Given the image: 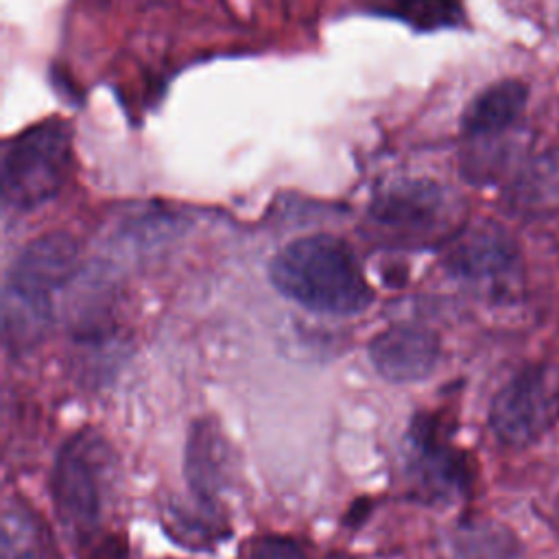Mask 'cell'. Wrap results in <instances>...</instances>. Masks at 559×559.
Segmentation results:
<instances>
[{"label": "cell", "mask_w": 559, "mask_h": 559, "mask_svg": "<svg viewBox=\"0 0 559 559\" xmlns=\"http://www.w3.org/2000/svg\"><path fill=\"white\" fill-rule=\"evenodd\" d=\"M269 280L290 301L321 314L354 317L373 301L349 245L332 234L301 236L269 262Z\"/></svg>", "instance_id": "cell-1"}, {"label": "cell", "mask_w": 559, "mask_h": 559, "mask_svg": "<svg viewBox=\"0 0 559 559\" xmlns=\"http://www.w3.org/2000/svg\"><path fill=\"white\" fill-rule=\"evenodd\" d=\"M367 218L382 245L415 249L450 242L465 227L461 201L430 179L386 188L373 199Z\"/></svg>", "instance_id": "cell-2"}, {"label": "cell", "mask_w": 559, "mask_h": 559, "mask_svg": "<svg viewBox=\"0 0 559 559\" xmlns=\"http://www.w3.org/2000/svg\"><path fill=\"white\" fill-rule=\"evenodd\" d=\"M72 170V127L63 118L37 122L2 151V201L28 212L55 199Z\"/></svg>", "instance_id": "cell-3"}, {"label": "cell", "mask_w": 559, "mask_h": 559, "mask_svg": "<svg viewBox=\"0 0 559 559\" xmlns=\"http://www.w3.org/2000/svg\"><path fill=\"white\" fill-rule=\"evenodd\" d=\"M109 463V445L92 428L72 435L52 463V504L61 522L76 535H90L100 522Z\"/></svg>", "instance_id": "cell-4"}, {"label": "cell", "mask_w": 559, "mask_h": 559, "mask_svg": "<svg viewBox=\"0 0 559 559\" xmlns=\"http://www.w3.org/2000/svg\"><path fill=\"white\" fill-rule=\"evenodd\" d=\"M559 421V362L520 369L491 400L489 430L507 448H528Z\"/></svg>", "instance_id": "cell-5"}, {"label": "cell", "mask_w": 559, "mask_h": 559, "mask_svg": "<svg viewBox=\"0 0 559 559\" xmlns=\"http://www.w3.org/2000/svg\"><path fill=\"white\" fill-rule=\"evenodd\" d=\"M445 269L452 277L489 299H515L524 286V262L513 236L498 223L463 227L450 242Z\"/></svg>", "instance_id": "cell-6"}, {"label": "cell", "mask_w": 559, "mask_h": 559, "mask_svg": "<svg viewBox=\"0 0 559 559\" xmlns=\"http://www.w3.org/2000/svg\"><path fill=\"white\" fill-rule=\"evenodd\" d=\"M81 249L68 231H48L31 240L15 255L7 273L4 295L50 308V295L76 273Z\"/></svg>", "instance_id": "cell-7"}, {"label": "cell", "mask_w": 559, "mask_h": 559, "mask_svg": "<svg viewBox=\"0 0 559 559\" xmlns=\"http://www.w3.org/2000/svg\"><path fill=\"white\" fill-rule=\"evenodd\" d=\"M411 467L419 491L432 500H454L469 489L472 465L450 445L439 415L421 413L411 426Z\"/></svg>", "instance_id": "cell-8"}, {"label": "cell", "mask_w": 559, "mask_h": 559, "mask_svg": "<svg viewBox=\"0 0 559 559\" xmlns=\"http://www.w3.org/2000/svg\"><path fill=\"white\" fill-rule=\"evenodd\" d=\"M376 371L395 384L428 378L439 360V336L419 323H395L369 343Z\"/></svg>", "instance_id": "cell-9"}, {"label": "cell", "mask_w": 559, "mask_h": 559, "mask_svg": "<svg viewBox=\"0 0 559 559\" xmlns=\"http://www.w3.org/2000/svg\"><path fill=\"white\" fill-rule=\"evenodd\" d=\"M183 472L194 502L207 509H218V496L227 480V445L218 424L212 417L192 421L186 443Z\"/></svg>", "instance_id": "cell-10"}, {"label": "cell", "mask_w": 559, "mask_h": 559, "mask_svg": "<svg viewBox=\"0 0 559 559\" xmlns=\"http://www.w3.org/2000/svg\"><path fill=\"white\" fill-rule=\"evenodd\" d=\"M528 85L518 79H502L485 87L467 105L461 127L469 138H489L511 129L524 114Z\"/></svg>", "instance_id": "cell-11"}, {"label": "cell", "mask_w": 559, "mask_h": 559, "mask_svg": "<svg viewBox=\"0 0 559 559\" xmlns=\"http://www.w3.org/2000/svg\"><path fill=\"white\" fill-rule=\"evenodd\" d=\"M509 205L524 216H546L559 210V153H544L531 159L515 177Z\"/></svg>", "instance_id": "cell-12"}, {"label": "cell", "mask_w": 559, "mask_h": 559, "mask_svg": "<svg viewBox=\"0 0 559 559\" xmlns=\"http://www.w3.org/2000/svg\"><path fill=\"white\" fill-rule=\"evenodd\" d=\"M166 528L177 542L190 548L212 546L214 542L229 535L221 511L207 509L203 504H197L194 509L173 504L166 511Z\"/></svg>", "instance_id": "cell-13"}, {"label": "cell", "mask_w": 559, "mask_h": 559, "mask_svg": "<svg viewBox=\"0 0 559 559\" xmlns=\"http://www.w3.org/2000/svg\"><path fill=\"white\" fill-rule=\"evenodd\" d=\"M2 533V559H57L55 546L37 531V520L31 513H7Z\"/></svg>", "instance_id": "cell-14"}, {"label": "cell", "mask_w": 559, "mask_h": 559, "mask_svg": "<svg viewBox=\"0 0 559 559\" xmlns=\"http://www.w3.org/2000/svg\"><path fill=\"white\" fill-rule=\"evenodd\" d=\"M518 539L513 533L493 522L472 524L461 531L459 557L461 559H515Z\"/></svg>", "instance_id": "cell-15"}, {"label": "cell", "mask_w": 559, "mask_h": 559, "mask_svg": "<svg viewBox=\"0 0 559 559\" xmlns=\"http://www.w3.org/2000/svg\"><path fill=\"white\" fill-rule=\"evenodd\" d=\"M395 13L421 31L459 26L465 17L461 0H397Z\"/></svg>", "instance_id": "cell-16"}, {"label": "cell", "mask_w": 559, "mask_h": 559, "mask_svg": "<svg viewBox=\"0 0 559 559\" xmlns=\"http://www.w3.org/2000/svg\"><path fill=\"white\" fill-rule=\"evenodd\" d=\"M247 559H308V552L295 537L264 535L249 546Z\"/></svg>", "instance_id": "cell-17"}, {"label": "cell", "mask_w": 559, "mask_h": 559, "mask_svg": "<svg viewBox=\"0 0 559 559\" xmlns=\"http://www.w3.org/2000/svg\"><path fill=\"white\" fill-rule=\"evenodd\" d=\"M87 559H129V555L118 537H105L87 552Z\"/></svg>", "instance_id": "cell-18"}, {"label": "cell", "mask_w": 559, "mask_h": 559, "mask_svg": "<svg viewBox=\"0 0 559 559\" xmlns=\"http://www.w3.org/2000/svg\"><path fill=\"white\" fill-rule=\"evenodd\" d=\"M325 559H354V557L347 555V552H343V550H334V552H330Z\"/></svg>", "instance_id": "cell-19"}, {"label": "cell", "mask_w": 559, "mask_h": 559, "mask_svg": "<svg viewBox=\"0 0 559 559\" xmlns=\"http://www.w3.org/2000/svg\"><path fill=\"white\" fill-rule=\"evenodd\" d=\"M552 518H555V522H557V526H559V496H557L555 507H552Z\"/></svg>", "instance_id": "cell-20"}]
</instances>
